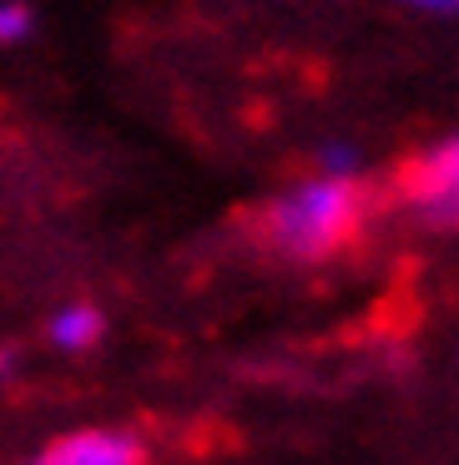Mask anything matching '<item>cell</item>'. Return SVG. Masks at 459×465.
Masks as SVG:
<instances>
[{
	"instance_id": "7a4b0ae2",
	"label": "cell",
	"mask_w": 459,
	"mask_h": 465,
	"mask_svg": "<svg viewBox=\"0 0 459 465\" xmlns=\"http://www.w3.org/2000/svg\"><path fill=\"white\" fill-rule=\"evenodd\" d=\"M404 198L419 213V223L439 232H459V132L419 157L404 177Z\"/></svg>"
},
{
	"instance_id": "52a82bcc",
	"label": "cell",
	"mask_w": 459,
	"mask_h": 465,
	"mask_svg": "<svg viewBox=\"0 0 459 465\" xmlns=\"http://www.w3.org/2000/svg\"><path fill=\"white\" fill-rule=\"evenodd\" d=\"M394 5H409V11H459V0H394Z\"/></svg>"
},
{
	"instance_id": "ba28073f",
	"label": "cell",
	"mask_w": 459,
	"mask_h": 465,
	"mask_svg": "<svg viewBox=\"0 0 459 465\" xmlns=\"http://www.w3.org/2000/svg\"><path fill=\"white\" fill-rule=\"evenodd\" d=\"M15 380V349L0 344V384H11Z\"/></svg>"
},
{
	"instance_id": "3957f363",
	"label": "cell",
	"mask_w": 459,
	"mask_h": 465,
	"mask_svg": "<svg viewBox=\"0 0 459 465\" xmlns=\"http://www.w3.org/2000/svg\"><path fill=\"white\" fill-rule=\"evenodd\" d=\"M142 460H147L142 435L122 430V425H86V430H66L51 445H41L25 465H142Z\"/></svg>"
},
{
	"instance_id": "6da1fadb",
	"label": "cell",
	"mask_w": 459,
	"mask_h": 465,
	"mask_svg": "<svg viewBox=\"0 0 459 465\" xmlns=\"http://www.w3.org/2000/svg\"><path fill=\"white\" fill-rule=\"evenodd\" d=\"M364 183L354 177H323L308 173L298 183H288L263 213V243L273 253L293 258V263H318V258L338 253L364 223Z\"/></svg>"
},
{
	"instance_id": "8992f818",
	"label": "cell",
	"mask_w": 459,
	"mask_h": 465,
	"mask_svg": "<svg viewBox=\"0 0 459 465\" xmlns=\"http://www.w3.org/2000/svg\"><path fill=\"white\" fill-rule=\"evenodd\" d=\"M35 35V11L25 0H0V51H15Z\"/></svg>"
},
{
	"instance_id": "5b68a950",
	"label": "cell",
	"mask_w": 459,
	"mask_h": 465,
	"mask_svg": "<svg viewBox=\"0 0 459 465\" xmlns=\"http://www.w3.org/2000/svg\"><path fill=\"white\" fill-rule=\"evenodd\" d=\"M313 173H323V177H364V152L354 147V142H344V137H333V142H323L318 152H313Z\"/></svg>"
},
{
	"instance_id": "277c9868",
	"label": "cell",
	"mask_w": 459,
	"mask_h": 465,
	"mask_svg": "<svg viewBox=\"0 0 459 465\" xmlns=\"http://www.w3.org/2000/svg\"><path fill=\"white\" fill-rule=\"evenodd\" d=\"M102 334H106V319H102V309L86 303V299L61 303L46 319V344L56 349V354H86V349L102 344Z\"/></svg>"
}]
</instances>
